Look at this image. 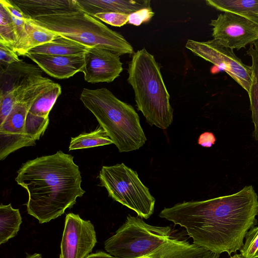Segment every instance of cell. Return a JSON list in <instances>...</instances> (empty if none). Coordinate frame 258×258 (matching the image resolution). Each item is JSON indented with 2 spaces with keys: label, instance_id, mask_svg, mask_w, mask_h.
<instances>
[{
  "label": "cell",
  "instance_id": "cell-1",
  "mask_svg": "<svg viewBox=\"0 0 258 258\" xmlns=\"http://www.w3.org/2000/svg\"><path fill=\"white\" fill-rule=\"evenodd\" d=\"M258 196L252 185L227 196L184 202L165 208L159 217L186 229L193 243L220 254L240 250L257 224Z\"/></svg>",
  "mask_w": 258,
  "mask_h": 258
},
{
  "label": "cell",
  "instance_id": "cell-2",
  "mask_svg": "<svg viewBox=\"0 0 258 258\" xmlns=\"http://www.w3.org/2000/svg\"><path fill=\"white\" fill-rule=\"evenodd\" d=\"M17 173L16 182L28 194V214L40 224L62 215L85 192L74 157L61 151L28 161Z\"/></svg>",
  "mask_w": 258,
  "mask_h": 258
},
{
  "label": "cell",
  "instance_id": "cell-3",
  "mask_svg": "<svg viewBox=\"0 0 258 258\" xmlns=\"http://www.w3.org/2000/svg\"><path fill=\"white\" fill-rule=\"evenodd\" d=\"M116 258H219L220 254L171 236L170 227L145 223L128 215L115 234L104 242Z\"/></svg>",
  "mask_w": 258,
  "mask_h": 258
},
{
  "label": "cell",
  "instance_id": "cell-4",
  "mask_svg": "<svg viewBox=\"0 0 258 258\" xmlns=\"http://www.w3.org/2000/svg\"><path fill=\"white\" fill-rule=\"evenodd\" d=\"M80 100L95 116L119 152L139 149L147 138L134 107L106 88H83Z\"/></svg>",
  "mask_w": 258,
  "mask_h": 258
},
{
  "label": "cell",
  "instance_id": "cell-5",
  "mask_svg": "<svg viewBox=\"0 0 258 258\" xmlns=\"http://www.w3.org/2000/svg\"><path fill=\"white\" fill-rule=\"evenodd\" d=\"M127 72L138 110L150 125L166 129L172 122L173 109L154 56L145 48L138 50L128 63Z\"/></svg>",
  "mask_w": 258,
  "mask_h": 258
},
{
  "label": "cell",
  "instance_id": "cell-6",
  "mask_svg": "<svg viewBox=\"0 0 258 258\" xmlns=\"http://www.w3.org/2000/svg\"><path fill=\"white\" fill-rule=\"evenodd\" d=\"M38 25L89 47H100L121 55L134 54L124 37L81 9L33 19Z\"/></svg>",
  "mask_w": 258,
  "mask_h": 258
},
{
  "label": "cell",
  "instance_id": "cell-7",
  "mask_svg": "<svg viewBox=\"0 0 258 258\" xmlns=\"http://www.w3.org/2000/svg\"><path fill=\"white\" fill-rule=\"evenodd\" d=\"M100 185L105 187L114 200L146 219L153 213L155 199L139 178L136 171L123 163L103 166L99 172Z\"/></svg>",
  "mask_w": 258,
  "mask_h": 258
},
{
  "label": "cell",
  "instance_id": "cell-8",
  "mask_svg": "<svg viewBox=\"0 0 258 258\" xmlns=\"http://www.w3.org/2000/svg\"><path fill=\"white\" fill-rule=\"evenodd\" d=\"M185 47L195 55L224 71L248 93L251 81L250 66L244 64L233 50L215 39L202 42L188 39Z\"/></svg>",
  "mask_w": 258,
  "mask_h": 258
},
{
  "label": "cell",
  "instance_id": "cell-9",
  "mask_svg": "<svg viewBox=\"0 0 258 258\" xmlns=\"http://www.w3.org/2000/svg\"><path fill=\"white\" fill-rule=\"evenodd\" d=\"M209 24L212 27L213 39L232 50L245 48L258 41V25L240 16L221 13Z\"/></svg>",
  "mask_w": 258,
  "mask_h": 258
},
{
  "label": "cell",
  "instance_id": "cell-10",
  "mask_svg": "<svg viewBox=\"0 0 258 258\" xmlns=\"http://www.w3.org/2000/svg\"><path fill=\"white\" fill-rule=\"evenodd\" d=\"M94 227L78 214H67L59 258H86L97 243Z\"/></svg>",
  "mask_w": 258,
  "mask_h": 258
},
{
  "label": "cell",
  "instance_id": "cell-11",
  "mask_svg": "<svg viewBox=\"0 0 258 258\" xmlns=\"http://www.w3.org/2000/svg\"><path fill=\"white\" fill-rule=\"evenodd\" d=\"M30 107L26 102H17L10 114L0 124L1 160L21 148L36 145L26 132V118Z\"/></svg>",
  "mask_w": 258,
  "mask_h": 258
},
{
  "label": "cell",
  "instance_id": "cell-12",
  "mask_svg": "<svg viewBox=\"0 0 258 258\" xmlns=\"http://www.w3.org/2000/svg\"><path fill=\"white\" fill-rule=\"evenodd\" d=\"M84 55L85 63L81 72L88 83L113 82L123 70L119 55L108 50L89 47Z\"/></svg>",
  "mask_w": 258,
  "mask_h": 258
},
{
  "label": "cell",
  "instance_id": "cell-13",
  "mask_svg": "<svg viewBox=\"0 0 258 258\" xmlns=\"http://www.w3.org/2000/svg\"><path fill=\"white\" fill-rule=\"evenodd\" d=\"M85 53L74 55H54L27 53L30 58L47 74L58 79H68L82 72L85 66Z\"/></svg>",
  "mask_w": 258,
  "mask_h": 258
},
{
  "label": "cell",
  "instance_id": "cell-14",
  "mask_svg": "<svg viewBox=\"0 0 258 258\" xmlns=\"http://www.w3.org/2000/svg\"><path fill=\"white\" fill-rule=\"evenodd\" d=\"M24 15L32 19L81 10L77 0H14Z\"/></svg>",
  "mask_w": 258,
  "mask_h": 258
},
{
  "label": "cell",
  "instance_id": "cell-15",
  "mask_svg": "<svg viewBox=\"0 0 258 258\" xmlns=\"http://www.w3.org/2000/svg\"><path fill=\"white\" fill-rule=\"evenodd\" d=\"M81 10L94 17L96 14L117 12L130 14L141 9L151 7L149 0H77Z\"/></svg>",
  "mask_w": 258,
  "mask_h": 258
},
{
  "label": "cell",
  "instance_id": "cell-16",
  "mask_svg": "<svg viewBox=\"0 0 258 258\" xmlns=\"http://www.w3.org/2000/svg\"><path fill=\"white\" fill-rule=\"evenodd\" d=\"M59 36L26 17L25 33L16 42L13 50L18 55L25 56L30 49L49 42Z\"/></svg>",
  "mask_w": 258,
  "mask_h": 258
},
{
  "label": "cell",
  "instance_id": "cell-17",
  "mask_svg": "<svg viewBox=\"0 0 258 258\" xmlns=\"http://www.w3.org/2000/svg\"><path fill=\"white\" fill-rule=\"evenodd\" d=\"M36 66L22 60L1 71V93L9 91L24 84L31 76L41 72Z\"/></svg>",
  "mask_w": 258,
  "mask_h": 258
},
{
  "label": "cell",
  "instance_id": "cell-18",
  "mask_svg": "<svg viewBox=\"0 0 258 258\" xmlns=\"http://www.w3.org/2000/svg\"><path fill=\"white\" fill-rule=\"evenodd\" d=\"M206 4L218 11L245 18L258 25V0H206Z\"/></svg>",
  "mask_w": 258,
  "mask_h": 258
},
{
  "label": "cell",
  "instance_id": "cell-19",
  "mask_svg": "<svg viewBox=\"0 0 258 258\" xmlns=\"http://www.w3.org/2000/svg\"><path fill=\"white\" fill-rule=\"evenodd\" d=\"M89 47L59 36L54 40L30 49L28 53L74 55L85 53Z\"/></svg>",
  "mask_w": 258,
  "mask_h": 258
},
{
  "label": "cell",
  "instance_id": "cell-20",
  "mask_svg": "<svg viewBox=\"0 0 258 258\" xmlns=\"http://www.w3.org/2000/svg\"><path fill=\"white\" fill-rule=\"evenodd\" d=\"M251 58V81L248 93L251 118L254 125L253 137L258 141V41L251 44L246 51Z\"/></svg>",
  "mask_w": 258,
  "mask_h": 258
},
{
  "label": "cell",
  "instance_id": "cell-21",
  "mask_svg": "<svg viewBox=\"0 0 258 258\" xmlns=\"http://www.w3.org/2000/svg\"><path fill=\"white\" fill-rule=\"evenodd\" d=\"M61 92L60 85L54 82L35 99L30 106L28 113L49 122V113Z\"/></svg>",
  "mask_w": 258,
  "mask_h": 258
},
{
  "label": "cell",
  "instance_id": "cell-22",
  "mask_svg": "<svg viewBox=\"0 0 258 258\" xmlns=\"http://www.w3.org/2000/svg\"><path fill=\"white\" fill-rule=\"evenodd\" d=\"M22 218L19 210L11 204L0 205V244L15 237L20 229Z\"/></svg>",
  "mask_w": 258,
  "mask_h": 258
},
{
  "label": "cell",
  "instance_id": "cell-23",
  "mask_svg": "<svg viewBox=\"0 0 258 258\" xmlns=\"http://www.w3.org/2000/svg\"><path fill=\"white\" fill-rule=\"evenodd\" d=\"M113 144L105 130L99 126L95 130L72 138L69 151L90 148Z\"/></svg>",
  "mask_w": 258,
  "mask_h": 258
},
{
  "label": "cell",
  "instance_id": "cell-24",
  "mask_svg": "<svg viewBox=\"0 0 258 258\" xmlns=\"http://www.w3.org/2000/svg\"><path fill=\"white\" fill-rule=\"evenodd\" d=\"M0 43L13 50L16 43L15 28L7 9L0 3Z\"/></svg>",
  "mask_w": 258,
  "mask_h": 258
},
{
  "label": "cell",
  "instance_id": "cell-25",
  "mask_svg": "<svg viewBox=\"0 0 258 258\" xmlns=\"http://www.w3.org/2000/svg\"><path fill=\"white\" fill-rule=\"evenodd\" d=\"M0 3L7 9L11 16L15 28L17 42L25 33L26 16L12 1L1 0Z\"/></svg>",
  "mask_w": 258,
  "mask_h": 258
},
{
  "label": "cell",
  "instance_id": "cell-26",
  "mask_svg": "<svg viewBox=\"0 0 258 258\" xmlns=\"http://www.w3.org/2000/svg\"><path fill=\"white\" fill-rule=\"evenodd\" d=\"M243 246L239 250L243 258H252L258 250V226L250 229L245 236Z\"/></svg>",
  "mask_w": 258,
  "mask_h": 258
},
{
  "label": "cell",
  "instance_id": "cell-27",
  "mask_svg": "<svg viewBox=\"0 0 258 258\" xmlns=\"http://www.w3.org/2000/svg\"><path fill=\"white\" fill-rule=\"evenodd\" d=\"M16 103V95L14 90L0 93V124L10 114Z\"/></svg>",
  "mask_w": 258,
  "mask_h": 258
},
{
  "label": "cell",
  "instance_id": "cell-28",
  "mask_svg": "<svg viewBox=\"0 0 258 258\" xmlns=\"http://www.w3.org/2000/svg\"><path fill=\"white\" fill-rule=\"evenodd\" d=\"M129 14L117 12L96 14L94 17L113 26L121 27L128 23Z\"/></svg>",
  "mask_w": 258,
  "mask_h": 258
},
{
  "label": "cell",
  "instance_id": "cell-29",
  "mask_svg": "<svg viewBox=\"0 0 258 258\" xmlns=\"http://www.w3.org/2000/svg\"><path fill=\"white\" fill-rule=\"evenodd\" d=\"M155 15L151 7H146L129 14L128 24L140 26L149 22Z\"/></svg>",
  "mask_w": 258,
  "mask_h": 258
},
{
  "label": "cell",
  "instance_id": "cell-30",
  "mask_svg": "<svg viewBox=\"0 0 258 258\" xmlns=\"http://www.w3.org/2000/svg\"><path fill=\"white\" fill-rule=\"evenodd\" d=\"M21 60L18 55L11 48L6 45L0 43V63L1 66L6 67L9 65Z\"/></svg>",
  "mask_w": 258,
  "mask_h": 258
},
{
  "label": "cell",
  "instance_id": "cell-31",
  "mask_svg": "<svg viewBox=\"0 0 258 258\" xmlns=\"http://www.w3.org/2000/svg\"><path fill=\"white\" fill-rule=\"evenodd\" d=\"M216 141L214 135L210 132L202 134L198 139V144L204 147H210Z\"/></svg>",
  "mask_w": 258,
  "mask_h": 258
},
{
  "label": "cell",
  "instance_id": "cell-32",
  "mask_svg": "<svg viewBox=\"0 0 258 258\" xmlns=\"http://www.w3.org/2000/svg\"><path fill=\"white\" fill-rule=\"evenodd\" d=\"M86 258H116L109 253L104 251H99L95 253L90 254Z\"/></svg>",
  "mask_w": 258,
  "mask_h": 258
},
{
  "label": "cell",
  "instance_id": "cell-33",
  "mask_svg": "<svg viewBox=\"0 0 258 258\" xmlns=\"http://www.w3.org/2000/svg\"><path fill=\"white\" fill-rule=\"evenodd\" d=\"M42 255L40 253H34L32 254H27L26 257L25 258H41Z\"/></svg>",
  "mask_w": 258,
  "mask_h": 258
},
{
  "label": "cell",
  "instance_id": "cell-34",
  "mask_svg": "<svg viewBox=\"0 0 258 258\" xmlns=\"http://www.w3.org/2000/svg\"><path fill=\"white\" fill-rule=\"evenodd\" d=\"M230 258H243L241 255L239 254H235L233 256H230Z\"/></svg>",
  "mask_w": 258,
  "mask_h": 258
},
{
  "label": "cell",
  "instance_id": "cell-35",
  "mask_svg": "<svg viewBox=\"0 0 258 258\" xmlns=\"http://www.w3.org/2000/svg\"><path fill=\"white\" fill-rule=\"evenodd\" d=\"M252 258H258V250Z\"/></svg>",
  "mask_w": 258,
  "mask_h": 258
}]
</instances>
